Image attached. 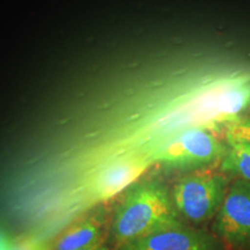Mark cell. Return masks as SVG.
Segmentation results:
<instances>
[{"label": "cell", "mask_w": 250, "mask_h": 250, "mask_svg": "<svg viewBox=\"0 0 250 250\" xmlns=\"http://www.w3.org/2000/svg\"><path fill=\"white\" fill-rule=\"evenodd\" d=\"M225 137H230V138L243 139L250 142V118L241 117L230 124L226 129Z\"/></svg>", "instance_id": "9c48e42d"}, {"label": "cell", "mask_w": 250, "mask_h": 250, "mask_svg": "<svg viewBox=\"0 0 250 250\" xmlns=\"http://www.w3.org/2000/svg\"><path fill=\"white\" fill-rule=\"evenodd\" d=\"M81 250H110L109 247H107L103 242H100L98 245H94L92 247H88V248L81 249Z\"/></svg>", "instance_id": "8fae6325"}, {"label": "cell", "mask_w": 250, "mask_h": 250, "mask_svg": "<svg viewBox=\"0 0 250 250\" xmlns=\"http://www.w3.org/2000/svg\"><path fill=\"white\" fill-rule=\"evenodd\" d=\"M14 243L6 235V233L0 229V250H13Z\"/></svg>", "instance_id": "30bf717a"}, {"label": "cell", "mask_w": 250, "mask_h": 250, "mask_svg": "<svg viewBox=\"0 0 250 250\" xmlns=\"http://www.w3.org/2000/svg\"><path fill=\"white\" fill-rule=\"evenodd\" d=\"M243 117H249L250 118V100H249V102L247 103V107L245 109V114H243Z\"/></svg>", "instance_id": "4fadbf2b"}, {"label": "cell", "mask_w": 250, "mask_h": 250, "mask_svg": "<svg viewBox=\"0 0 250 250\" xmlns=\"http://www.w3.org/2000/svg\"><path fill=\"white\" fill-rule=\"evenodd\" d=\"M211 127L193 126L181 131L154 149L153 164L175 168H204L223 160L227 151L226 139Z\"/></svg>", "instance_id": "277c9868"}, {"label": "cell", "mask_w": 250, "mask_h": 250, "mask_svg": "<svg viewBox=\"0 0 250 250\" xmlns=\"http://www.w3.org/2000/svg\"><path fill=\"white\" fill-rule=\"evenodd\" d=\"M229 187L226 173L201 169L186 175L174 184L171 201L179 215L201 225L215 217Z\"/></svg>", "instance_id": "3957f363"}, {"label": "cell", "mask_w": 250, "mask_h": 250, "mask_svg": "<svg viewBox=\"0 0 250 250\" xmlns=\"http://www.w3.org/2000/svg\"><path fill=\"white\" fill-rule=\"evenodd\" d=\"M103 217L95 213L76 221L57 237L54 250H81L102 242Z\"/></svg>", "instance_id": "52a82bcc"}, {"label": "cell", "mask_w": 250, "mask_h": 250, "mask_svg": "<svg viewBox=\"0 0 250 250\" xmlns=\"http://www.w3.org/2000/svg\"><path fill=\"white\" fill-rule=\"evenodd\" d=\"M225 139L227 151L220 161L221 170L250 182V142L230 137Z\"/></svg>", "instance_id": "ba28073f"}, {"label": "cell", "mask_w": 250, "mask_h": 250, "mask_svg": "<svg viewBox=\"0 0 250 250\" xmlns=\"http://www.w3.org/2000/svg\"><path fill=\"white\" fill-rule=\"evenodd\" d=\"M118 250H223L210 233L186 226L183 223L155 230L127 243Z\"/></svg>", "instance_id": "8992f818"}, {"label": "cell", "mask_w": 250, "mask_h": 250, "mask_svg": "<svg viewBox=\"0 0 250 250\" xmlns=\"http://www.w3.org/2000/svg\"><path fill=\"white\" fill-rule=\"evenodd\" d=\"M152 165L153 161L145 151L127 152L99 165L78 190L79 197L73 212L114 198L137 182Z\"/></svg>", "instance_id": "7a4b0ae2"}, {"label": "cell", "mask_w": 250, "mask_h": 250, "mask_svg": "<svg viewBox=\"0 0 250 250\" xmlns=\"http://www.w3.org/2000/svg\"><path fill=\"white\" fill-rule=\"evenodd\" d=\"M35 249H36V247L33 245H22L20 247L14 246V248H13V250H35Z\"/></svg>", "instance_id": "7c38bea8"}, {"label": "cell", "mask_w": 250, "mask_h": 250, "mask_svg": "<svg viewBox=\"0 0 250 250\" xmlns=\"http://www.w3.org/2000/svg\"><path fill=\"white\" fill-rule=\"evenodd\" d=\"M213 230L228 246H250V182L234 180L228 187L223 204L214 217Z\"/></svg>", "instance_id": "5b68a950"}, {"label": "cell", "mask_w": 250, "mask_h": 250, "mask_svg": "<svg viewBox=\"0 0 250 250\" xmlns=\"http://www.w3.org/2000/svg\"><path fill=\"white\" fill-rule=\"evenodd\" d=\"M180 224L167 188L154 180H138L125 190L115 210L109 239L118 250L155 230Z\"/></svg>", "instance_id": "6da1fadb"}]
</instances>
